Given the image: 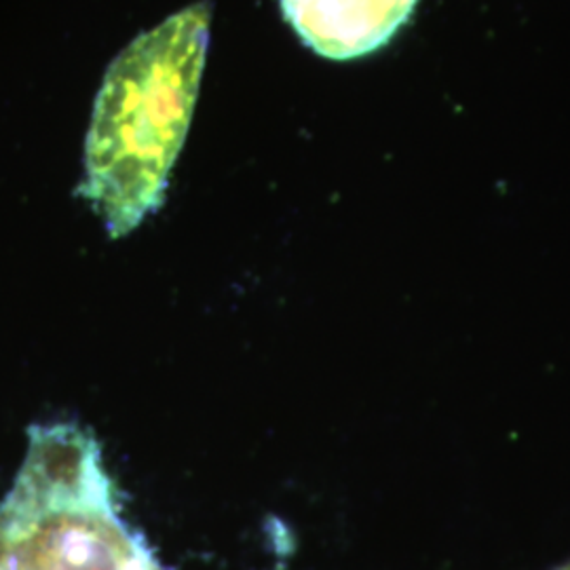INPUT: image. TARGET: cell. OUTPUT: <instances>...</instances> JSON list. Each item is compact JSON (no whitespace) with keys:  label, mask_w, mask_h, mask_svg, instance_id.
I'll list each match as a JSON object with an SVG mask.
<instances>
[{"label":"cell","mask_w":570,"mask_h":570,"mask_svg":"<svg viewBox=\"0 0 570 570\" xmlns=\"http://www.w3.org/2000/svg\"><path fill=\"white\" fill-rule=\"evenodd\" d=\"M421 0H279L305 47L327 60H357L383 49Z\"/></svg>","instance_id":"cell-2"},{"label":"cell","mask_w":570,"mask_h":570,"mask_svg":"<svg viewBox=\"0 0 570 570\" xmlns=\"http://www.w3.org/2000/svg\"><path fill=\"white\" fill-rule=\"evenodd\" d=\"M23 570H164L155 562L127 560L117 556L102 553H79V556H60L56 560H45Z\"/></svg>","instance_id":"cell-3"},{"label":"cell","mask_w":570,"mask_h":570,"mask_svg":"<svg viewBox=\"0 0 570 570\" xmlns=\"http://www.w3.org/2000/svg\"><path fill=\"white\" fill-rule=\"evenodd\" d=\"M209 2L190 4L129 42L106 70L85 142L79 195L112 239L155 214L183 150L204 77Z\"/></svg>","instance_id":"cell-1"}]
</instances>
